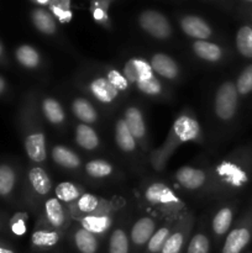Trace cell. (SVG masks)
I'll return each instance as SVG.
<instances>
[{
    "label": "cell",
    "instance_id": "obj_1",
    "mask_svg": "<svg viewBox=\"0 0 252 253\" xmlns=\"http://www.w3.org/2000/svg\"><path fill=\"white\" fill-rule=\"evenodd\" d=\"M199 136L200 127L198 121L188 115L179 116L174 121V124H173L172 131H170L169 137H168V141L166 142L165 147H162V155L158 156L157 158H152V161L153 162H156V160L163 161L178 145L183 142H188V141L198 140Z\"/></svg>",
    "mask_w": 252,
    "mask_h": 253
},
{
    "label": "cell",
    "instance_id": "obj_2",
    "mask_svg": "<svg viewBox=\"0 0 252 253\" xmlns=\"http://www.w3.org/2000/svg\"><path fill=\"white\" fill-rule=\"evenodd\" d=\"M237 99H239V93L234 83L226 82L221 84L216 91L214 103L215 114L217 118L221 120H230L234 118L237 109Z\"/></svg>",
    "mask_w": 252,
    "mask_h": 253
},
{
    "label": "cell",
    "instance_id": "obj_3",
    "mask_svg": "<svg viewBox=\"0 0 252 253\" xmlns=\"http://www.w3.org/2000/svg\"><path fill=\"white\" fill-rule=\"evenodd\" d=\"M140 25L156 39H167L172 31L168 20L161 12L153 10H146L140 15Z\"/></svg>",
    "mask_w": 252,
    "mask_h": 253
},
{
    "label": "cell",
    "instance_id": "obj_4",
    "mask_svg": "<svg viewBox=\"0 0 252 253\" xmlns=\"http://www.w3.org/2000/svg\"><path fill=\"white\" fill-rule=\"evenodd\" d=\"M252 239V222H245L232 230L225 240L221 253H242Z\"/></svg>",
    "mask_w": 252,
    "mask_h": 253
},
{
    "label": "cell",
    "instance_id": "obj_5",
    "mask_svg": "<svg viewBox=\"0 0 252 253\" xmlns=\"http://www.w3.org/2000/svg\"><path fill=\"white\" fill-rule=\"evenodd\" d=\"M145 198L148 203L151 204H175L179 203L177 195L172 192L168 185L163 184V183H155L151 184L150 187L146 189Z\"/></svg>",
    "mask_w": 252,
    "mask_h": 253
},
{
    "label": "cell",
    "instance_id": "obj_6",
    "mask_svg": "<svg viewBox=\"0 0 252 253\" xmlns=\"http://www.w3.org/2000/svg\"><path fill=\"white\" fill-rule=\"evenodd\" d=\"M219 174L224 178L227 184L232 187H242L249 180V173L246 168L235 162H225L219 167Z\"/></svg>",
    "mask_w": 252,
    "mask_h": 253
},
{
    "label": "cell",
    "instance_id": "obj_7",
    "mask_svg": "<svg viewBox=\"0 0 252 253\" xmlns=\"http://www.w3.org/2000/svg\"><path fill=\"white\" fill-rule=\"evenodd\" d=\"M180 26H182L184 34L193 37V39H197L198 41L199 40L205 41L211 36V29L209 27V25L198 16L183 17L182 21H180Z\"/></svg>",
    "mask_w": 252,
    "mask_h": 253
},
{
    "label": "cell",
    "instance_id": "obj_8",
    "mask_svg": "<svg viewBox=\"0 0 252 253\" xmlns=\"http://www.w3.org/2000/svg\"><path fill=\"white\" fill-rule=\"evenodd\" d=\"M124 73H125V78L130 83H138V82L153 76L151 64L141 58L128 59L124 67Z\"/></svg>",
    "mask_w": 252,
    "mask_h": 253
},
{
    "label": "cell",
    "instance_id": "obj_9",
    "mask_svg": "<svg viewBox=\"0 0 252 253\" xmlns=\"http://www.w3.org/2000/svg\"><path fill=\"white\" fill-rule=\"evenodd\" d=\"M175 179L185 189L195 190L205 183L207 175L202 169L193 167H182L175 172Z\"/></svg>",
    "mask_w": 252,
    "mask_h": 253
},
{
    "label": "cell",
    "instance_id": "obj_10",
    "mask_svg": "<svg viewBox=\"0 0 252 253\" xmlns=\"http://www.w3.org/2000/svg\"><path fill=\"white\" fill-rule=\"evenodd\" d=\"M25 151L32 162H43L46 158V143H44L43 133H30L25 138Z\"/></svg>",
    "mask_w": 252,
    "mask_h": 253
},
{
    "label": "cell",
    "instance_id": "obj_11",
    "mask_svg": "<svg viewBox=\"0 0 252 253\" xmlns=\"http://www.w3.org/2000/svg\"><path fill=\"white\" fill-rule=\"evenodd\" d=\"M155 221L150 217H141L137 220L131 230V240L133 244L136 246H143L155 234Z\"/></svg>",
    "mask_w": 252,
    "mask_h": 253
},
{
    "label": "cell",
    "instance_id": "obj_12",
    "mask_svg": "<svg viewBox=\"0 0 252 253\" xmlns=\"http://www.w3.org/2000/svg\"><path fill=\"white\" fill-rule=\"evenodd\" d=\"M151 68L161 77L167 79H174L178 76V66L169 56L157 53L151 58Z\"/></svg>",
    "mask_w": 252,
    "mask_h": 253
},
{
    "label": "cell",
    "instance_id": "obj_13",
    "mask_svg": "<svg viewBox=\"0 0 252 253\" xmlns=\"http://www.w3.org/2000/svg\"><path fill=\"white\" fill-rule=\"evenodd\" d=\"M90 91L101 103H111L115 100L119 91L110 84L106 78H96L90 83Z\"/></svg>",
    "mask_w": 252,
    "mask_h": 253
},
{
    "label": "cell",
    "instance_id": "obj_14",
    "mask_svg": "<svg viewBox=\"0 0 252 253\" xmlns=\"http://www.w3.org/2000/svg\"><path fill=\"white\" fill-rule=\"evenodd\" d=\"M125 123L127 125L128 130L132 133V136L135 138H141L145 137L146 133V126L145 121H143L142 114L138 110L137 108H128L127 110L125 111Z\"/></svg>",
    "mask_w": 252,
    "mask_h": 253
},
{
    "label": "cell",
    "instance_id": "obj_15",
    "mask_svg": "<svg viewBox=\"0 0 252 253\" xmlns=\"http://www.w3.org/2000/svg\"><path fill=\"white\" fill-rule=\"evenodd\" d=\"M115 141L118 143L119 147L121 148L125 152H131V151L135 150L136 143H135V137L132 136V133L128 130L127 125H126L125 120L121 119L116 123L115 126Z\"/></svg>",
    "mask_w": 252,
    "mask_h": 253
},
{
    "label": "cell",
    "instance_id": "obj_16",
    "mask_svg": "<svg viewBox=\"0 0 252 253\" xmlns=\"http://www.w3.org/2000/svg\"><path fill=\"white\" fill-rule=\"evenodd\" d=\"M32 22L42 34L51 35L56 31V22H54L53 16L51 15V12L42 7L35 9L32 11Z\"/></svg>",
    "mask_w": 252,
    "mask_h": 253
},
{
    "label": "cell",
    "instance_id": "obj_17",
    "mask_svg": "<svg viewBox=\"0 0 252 253\" xmlns=\"http://www.w3.org/2000/svg\"><path fill=\"white\" fill-rule=\"evenodd\" d=\"M76 141L82 148L84 150H94L98 147L99 138L95 131L90 127V126L82 124L78 125L76 128Z\"/></svg>",
    "mask_w": 252,
    "mask_h": 253
},
{
    "label": "cell",
    "instance_id": "obj_18",
    "mask_svg": "<svg viewBox=\"0 0 252 253\" xmlns=\"http://www.w3.org/2000/svg\"><path fill=\"white\" fill-rule=\"evenodd\" d=\"M193 49L198 57L209 62H217L222 56L221 48L217 44L208 41H202V40L194 42Z\"/></svg>",
    "mask_w": 252,
    "mask_h": 253
},
{
    "label": "cell",
    "instance_id": "obj_19",
    "mask_svg": "<svg viewBox=\"0 0 252 253\" xmlns=\"http://www.w3.org/2000/svg\"><path fill=\"white\" fill-rule=\"evenodd\" d=\"M52 158L57 165L64 168H76L81 163L78 156L64 146H54L52 150Z\"/></svg>",
    "mask_w": 252,
    "mask_h": 253
},
{
    "label": "cell",
    "instance_id": "obj_20",
    "mask_svg": "<svg viewBox=\"0 0 252 253\" xmlns=\"http://www.w3.org/2000/svg\"><path fill=\"white\" fill-rule=\"evenodd\" d=\"M29 180L35 192L39 193L40 195L48 194L49 190H51V180L42 168H31V170L29 172Z\"/></svg>",
    "mask_w": 252,
    "mask_h": 253
},
{
    "label": "cell",
    "instance_id": "obj_21",
    "mask_svg": "<svg viewBox=\"0 0 252 253\" xmlns=\"http://www.w3.org/2000/svg\"><path fill=\"white\" fill-rule=\"evenodd\" d=\"M44 211H46L47 220L49 224L53 227H61L63 226L64 221H66V216H64L63 208H62L61 202L57 198H51L44 204Z\"/></svg>",
    "mask_w": 252,
    "mask_h": 253
},
{
    "label": "cell",
    "instance_id": "obj_22",
    "mask_svg": "<svg viewBox=\"0 0 252 253\" xmlns=\"http://www.w3.org/2000/svg\"><path fill=\"white\" fill-rule=\"evenodd\" d=\"M74 244L81 253H96L98 241L95 235L90 234L86 230L81 229L74 234Z\"/></svg>",
    "mask_w": 252,
    "mask_h": 253
},
{
    "label": "cell",
    "instance_id": "obj_23",
    "mask_svg": "<svg viewBox=\"0 0 252 253\" xmlns=\"http://www.w3.org/2000/svg\"><path fill=\"white\" fill-rule=\"evenodd\" d=\"M110 217L106 216V215H98V216H95V215H89V216L84 217L82 220L83 229L93 235L104 234L110 227Z\"/></svg>",
    "mask_w": 252,
    "mask_h": 253
},
{
    "label": "cell",
    "instance_id": "obj_24",
    "mask_svg": "<svg viewBox=\"0 0 252 253\" xmlns=\"http://www.w3.org/2000/svg\"><path fill=\"white\" fill-rule=\"evenodd\" d=\"M72 110H73V114L77 116V119L85 123V125L96 120V111L85 99H76L73 101V105H72Z\"/></svg>",
    "mask_w": 252,
    "mask_h": 253
},
{
    "label": "cell",
    "instance_id": "obj_25",
    "mask_svg": "<svg viewBox=\"0 0 252 253\" xmlns=\"http://www.w3.org/2000/svg\"><path fill=\"white\" fill-rule=\"evenodd\" d=\"M15 57H16L17 62L26 68H36L40 64L39 52L34 47L27 46V44L20 46L15 52Z\"/></svg>",
    "mask_w": 252,
    "mask_h": 253
},
{
    "label": "cell",
    "instance_id": "obj_26",
    "mask_svg": "<svg viewBox=\"0 0 252 253\" xmlns=\"http://www.w3.org/2000/svg\"><path fill=\"white\" fill-rule=\"evenodd\" d=\"M237 51L246 58H252V27H240L236 34Z\"/></svg>",
    "mask_w": 252,
    "mask_h": 253
},
{
    "label": "cell",
    "instance_id": "obj_27",
    "mask_svg": "<svg viewBox=\"0 0 252 253\" xmlns=\"http://www.w3.org/2000/svg\"><path fill=\"white\" fill-rule=\"evenodd\" d=\"M232 210L230 208H222L217 211L212 219V230L217 236H222L229 231L230 226L232 224Z\"/></svg>",
    "mask_w": 252,
    "mask_h": 253
},
{
    "label": "cell",
    "instance_id": "obj_28",
    "mask_svg": "<svg viewBox=\"0 0 252 253\" xmlns=\"http://www.w3.org/2000/svg\"><path fill=\"white\" fill-rule=\"evenodd\" d=\"M42 110L47 120L52 124H61L64 120V111L61 104L52 98H46L42 103Z\"/></svg>",
    "mask_w": 252,
    "mask_h": 253
},
{
    "label": "cell",
    "instance_id": "obj_29",
    "mask_svg": "<svg viewBox=\"0 0 252 253\" xmlns=\"http://www.w3.org/2000/svg\"><path fill=\"white\" fill-rule=\"evenodd\" d=\"M16 175L14 169L6 165L0 166V197H7L14 190Z\"/></svg>",
    "mask_w": 252,
    "mask_h": 253
},
{
    "label": "cell",
    "instance_id": "obj_30",
    "mask_svg": "<svg viewBox=\"0 0 252 253\" xmlns=\"http://www.w3.org/2000/svg\"><path fill=\"white\" fill-rule=\"evenodd\" d=\"M58 240L59 236L57 232L47 231V230H39L31 237L32 245L37 249H49L56 246Z\"/></svg>",
    "mask_w": 252,
    "mask_h": 253
},
{
    "label": "cell",
    "instance_id": "obj_31",
    "mask_svg": "<svg viewBox=\"0 0 252 253\" xmlns=\"http://www.w3.org/2000/svg\"><path fill=\"white\" fill-rule=\"evenodd\" d=\"M109 253H128V240L121 229L115 230L111 234L109 242Z\"/></svg>",
    "mask_w": 252,
    "mask_h": 253
},
{
    "label": "cell",
    "instance_id": "obj_32",
    "mask_svg": "<svg viewBox=\"0 0 252 253\" xmlns=\"http://www.w3.org/2000/svg\"><path fill=\"white\" fill-rule=\"evenodd\" d=\"M85 172L93 178H104L108 177L113 172V167L105 161L94 160L86 163Z\"/></svg>",
    "mask_w": 252,
    "mask_h": 253
},
{
    "label": "cell",
    "instance_id": "obj_33",
    "mask_svg": "<svg viewBox=\"0 0 252 253\" xmlns=\"http://www.w3.org/2000/svg\"><path fill=\"white\" fill-rule=\"evenodd\" d=\"M56 197L59 202L71 203L79 198V189L69 182H63L57 185Z\"/></svg>",
    "mask_w": 252,
    "mask_h": 253
},
{
    "label": "cell",
    "instance_id": "obj_34",
    "mask_svg": "<svg viewBox=\"0 0 252 253\" xmlns=\"http://www.w3.org/2000/svg\"><path fill=\"white\" fill-rule=\"evenodd\" d=\"M237 93L241 95H246V94L252 91V64L247 66L244 71L240 73L239 78H237L236 84Z\"/></svg>",
    "mask_w": 252,
    "mask_h": 253
},
{
    "label": "cell",
    "instance_id": "obj_35",
    "mask_svg": "<svg viewBox=\"0 0 252 253\" xmlns=\"http://www.w3.org/2000/svg\"><path fill=\"white\" fill-rule=\"evenodd\" d=\"M169 237V230L167 227H162V229L157 230L155 234L152 235V237L148 241L147 250L150 253H158L161 252L162 247L165 246L166 241Z\"/></svg>",
    "mask_w": 252,
    "mask_h": 253
},
{
    "label": "cell",
    "instance_id": "obj_36",
    "mask_svg": "<svg viewBox=\"0 0 252 253\" xmlns=\"http://www.w3.org/2000/svg\"><path fill=\"white\" fill-rule=\"evenodd\" d=\"M136 85L142 93L147 94V95H158L162 91V85H161L160 81L155 77V74L136 83Z\"/></svg>",
    "mask_w": 252,
    "mask_h": 253
},
{
    "label": "cell",
    "instance_id": "obj_37",
    "mask_svg": "<svg viewBox=\"0 0 252 253\" xmlns=\"http://www.w3.org/2000/svg\"><path fill=\"white\" fill-rule=\"evenodd\" d=\"M183 242H184V237L182 232H174L169 235L165 246L161 250V253H179L183 247Z\"/></svg>",
    "mask_w": 252,
    "mask_h": 253
},
{
    "label": "cell",
    "instance_id": "obj_38",
    "mask_svg": "<svg viewBox=\"0 0 252 253\" xmlns=\"http://www.w3.org/2000/svg\"><path fill=\"white\" fill-rule=\"evenodd\" d=\"M187 253H209V240L205 235L198 234L190 240Z\"/></svg>",
    "mask_w": 252,
    "mask_h": 253
},
{
    "label": "cell",
    "instance_id": "obj_39",
    "mask_svg": "<svg viewBox=\"0 0 252 253\" xmlns=\"http://www.w3.org/2000/svg\"><path fill=\"white\" fill-rule=\"evenodd\" d=\"M51 11L54 16H57L61 22H68L72 19V12L69 10V2H53L49 4Z\"/></svg>",
    "mask_w": 252,
    "mask_h": 253
},
{
    "label": "cell",
    "instance_id": "obj_40",
    "mask_svg": "<svg viewBox=\"0 0 252 253\" xmlns=\"http://www.w3.org/2000/svg\"><path fill=\"white\" fill-rule=\"evenodd\" d=\"M106 79L110 82L111 85H113L118 91L126 90L128 86L127 79H126L125 76H123L120 72L116 71V69H111V71H109Z\"/></svg>",
    "mask_w": 252,
    "mask_h": 253
},
{
    "label": "cell",
    "instance_id": "obj_41",
    "mask_svg": "<svg viewBox=\"0 0 252 253\" xmlns=\"http://www.w3.org/2000/svg\"><path fill=\"white\" fill-rule=\"evenodd\" d=\"M98 208V198L91 194H84L78 200V209L83 212H93Z\"/></svg>",
    "mask_w": 252,
    "mask_h": 253
},
{
    "label": "cell",
    "instance_id": "obj_42",
    "mask_svg": "<svg viewBox=\"0 0 252 253\" xmlns=\"http://www.w3.org/2000/svg\"><path fill=\"white\" fill-rule=\"evenodd\" d=\"M11 231L14 232L17 236H21V235L25 234L26 231V225H25V221L21 219V217H17L11 222Z\"/></svg>",
    "mask_w": 252,
    "mask_h": 253
},
{
    "label": "cell",
    "instance_id": "obj_43",
    "mask_svg": "<svg viewBox=\"0 0 252 253\" xmlns=\"http://www.w3.org/2000/svg\"><path fill=\"white\" fill-rule=\"evenodd\" d=\"M93 14H94V17H95V20H98V21H103V20H105L106 17L105 12H104L101 9H99V7L94 9Z\"/></svg>",
    "mask_w": 252,
    "mask_h": 253
},
{
    "label": "cell",
    "instance_id": "obj_44",
    "mask_svg": "<svg viewBox=\"0 0 252 253\" xmlns=\"http://www.w3.org/2000/svg\"><path fill=\"white\" fill-rule=\"evenodd\" d=\"M0 253H15V251H14V250L9 249V247L0 245Z\"/></svg>",
    "mask_w": 252,
    "mask_h": 253
},
{
    "label": "cell",
    "instance_id": "obj_45",
    "mask_svg": "<svg viewBox=\"0 0 252 253\" xmlns=\"http://www.w3.org/2000/svg\"><path fill=\"white\" fill-rule=\"evenodd\" d=\"M4 89H5V81H4V78L0 76V94L4 91Z\"/></svg>",
    "mask_w": 252,
    "mask_h": 253
},
{
    "label": "cell",
    "instance_id": "obj_46",
    "mask_svg": "<svg viewBox=\"0 0 252 253\" xmlns=\"http://www.w3.org/2000/svg\"><path fill=\"white\" fill-rule=\"evenodd\" d=\"M1 54H2V46L1 43H0V57H1Z\"/></svg>",
    "mask_w": 252,
    "mask_h": 253
},
{
    "label": "cell",
    "instance_id": "obj_47",
    "mask_svg": "<svg viewBox=\"0 0 252 253\" xmlns=\"http://www.w3.org/2000/svg\"><path fill=\"white\" fill-rule=\"evenodd\" d=\"M250 253H252V252H250Z\"/></svg>",
    "mask_w": 252,
    "mask_h": 253
}]
</instances>
